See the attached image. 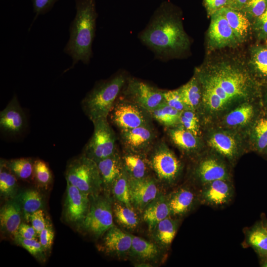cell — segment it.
Here are the masks:
<instances>
[{"label": "cell", "mask_w": 267, "mask_h": 267, "mask_svg": "<svg viewBox=\"0 0 267 267\" xmlns=\"http://www.w3.org/2000/svg\"><path fill=\"white\" fill-rule=\"evenodd\" d=\"M267 8V0H249L241 10L250 20H254Z\"/></svg>", "instance_id": "cell-43"}, {"label": "cell", "mask_w": 267, "mask_h": 267, "mask_svg": "<svg viewBox=\"0 0 267 267\" xmlns=\"http://www.w3.org/2000/svg\"><path fill=\"white\" fill-rule=\"evenodd\" d=\"M29 222H31L32 226L38 234L46 226L49 222L46 219L43 209H40L33 213L30 216Z\"/></svg>", "instance_id": "cell-47"}, {"label": "cell", "mask_w": 267, "mask_h": 267, "mask_svg": "<svg viewBox=\"0 0 267 267\" xmlns=\"http://www.w3.org/2000/svg\"><path fill=\"white\" fill-rule=\"evenodd\" d=\"M249 0H227V7L241 11Z\"/></svg>", "instance_id": "cell-51"}, {"label": "cell", "mask_w": 267, "mask_h": 267, "mask_svg": "<svg viewBox=\"0 0 267 267\" xmlns=\"http://www.w3.org/2000/svg\"><path fill=\"white\" fill-rule=\"evenodd\" d=\"M139 38L161 59L179 55L190 46L189 38L181 21L164 7L157 11Z\"/></svg>", "instance_id": "cell-2"}, {"label": "cell", "mask_w": 267, "mask_h": 267, "mask_svg": "<svg viewBox=\"0 0 267 267\" xmlns=\"http://www.w3.org/2000/svg\"><path fill=\"white\" fill-rule=\"evenodd\" d=\"M75 5V16L70 23L69 40L63 49L72 60L68 70L79 62L89 63L97 17L94 0H76Z\"/></svg>", "instance_id": "cell-3"}, {"label": "cell", "mask_w": 267, "mask_h": 267, "mask_svg": "<svg viewBox=\"0 0 267 267\" xmlns=\"http://www.w3.org/2000/svg\"><path fill=\"white\" fill-rule=\"evenodd\" d=\"M207 14L211 16L213 14L227 6V0H203Z\"/></svg>", "instance_id": "cell-49"}, {"label": "cell", "mask_w": 267, "mask_h": 267, "mask_svg": "<svg viewBox=\"0 0 267 267\" xmlns=\"http://www.w3.org/2000/svg\"><path fill=\"white\" fill-rule=\"evenodd\" d=\"M262 155L264 156L266 158H267V147Z\"/></svg>", "instance_id": "cell-53"}, {"label": "cell", "mask_w": 267, "mask_h": 267, "mask_svg": "<svg viewBox=\"0 0 267 267\" xmlns=\"http://www.w3.org/2000/svg\"><path fill=\"white\" fill-rule=\"evenodd\" d=\"M132 245L129 258L138 266L152 267L160 263L165 258V250L156 243L132 235Z\"/></svg>", "instance_id": "cell-20"}, {"label": "cell", "mask_w": 267, "mask_h": 267, "mask_svg": "<svg viewBox=\"0 0 267 267\" xmlns=\"http://www.w3.org/2000/svg\"><path fill=\"white\" fill-rule=\"evenodd\" d=\"M227 20L239 42H245L252 28L250 20L242 11L224 7L219 10Z\"/></svg>", "instance_id": "cell-29"}, {"label": "cell", "mask_w": 267, "mask_h": 267, "mask_svg": "<svg viewBox=\"0 0 267 267\" xmlns=\"http://www.w3.org/2000/svg\"><path fill=\"white\" fill-rule=\"evenodd\" d=\"M13 240L17 245L27 250L38 261L41 262L45 261L46 252L37 238L26 239L17 234Z\"/></svg>", "instance_id": "cell-41"}, {"label": "cell", "mask_w": 267, "mask_h": 267, "mask_svg": "<svg viewBox=\"0 0 267 267\" xmlns=\"http://www.w3.org/2000/svg\"><path fill=\"white\" fill-rule=\"evenodd\" d=\"M180 125L197 136H202V126L196 111L186 109L181 112Z\"/></svg>", "instance_id": "cell-40"}, {"label": "cell", "mask_w": 267, "mask_h": 267, "mask_svg": "<svg viewBox=\"0 0 267 267\" xmlns=\"http://www.w3.org/2000/svg\"><path fill=\"white\" fill-rule=\"evenodd\" d=\"M170 216L181 219L200 204L198 191L188 185L179 186L167 194Z\"/></svg>", "instance_id": "cell-21"}, {"label": "cell", "mask_w": 267, "mask_h": 267, "mask_svg": "<svg viewBox=\"0 0 267 267\" xmlns=\"http://www.w3.org/2000/svg\"><path fill=\"white\" fill-rule=\"evenodd\" d=\"M22 213L21 206L15 198L7 200L0 208L1 230L13 239L17 235L19 227L22 223Z\"/></svg>", "instance_id": "cell-25"}, {"label": "cell", "mask_w": 267, "mask_h": 267, "mask_svg": "<svg viewBox=\"0 0 267 267\" xmlns=\"http://www.w3.org/2000/svg\"><path fill=\"white\" fill-rule=\"evenodd\" d=\"M90 205V196L67 181L63 209L66 221L78 227L86 217Z\"/></svg>", "instance_id": "cell-15"}, {"label": "cell", "mask_w": 267, "mask_h": 267, "mask_svg": "<svg viewBox=\"0 0 267 267\" xmlns=\"http://www.w3.org/2000/svg\"><path fill=\"white\" fill-rule=\"evenodd\" d=\"M15 198L19 203L23 217L27 222H29L30 216L33 213L43 207L42 196L35 189L22 191L17 194Z\"/></svg>", "instance_id": "cell-35"}, {"label": "cell", "mask_w": 267, "mask_h": 267, "mask_svg": "<svg viewBox=\"0 0 267 267\" xmlns=\"http://www.w3.org/2000/svg\"><path fill=\"white\" fill-rule=\"evenodd\" d=\"M65 177L67 182L89 196L102 192L97 163L82 153L68 162Z\"/></svg>", "instance_id": "cell-7"}, {"label": "cell", "mask_w": 267, "mask_h": 267, "mask_svg": "<svg viewBox=\"0 0 267 267\" xmlns=\"http://www.w3.org/2000/svg\"><path fill=\"white\" fill-rule=\"evenodd\" d=\"M17 178L5 165L3 160H0V193L2 198L8 200L14 199L17 195Z\"/></svg>", "instance_id": "cell-37"}, {"label": "cell", "mask_w": 267, "mask_h": 267, "mask_svg": "<svg viewBox=\"0 0 267 267\" xmlns=\"http://www.w3.org/2000/svg\"><path fill=\"white\" fill-rule=\"evenodd\" d=\"M157 179L150 176L140 179L129 177L130 198L132 206L141 214L144 208L161 193Z\"/></svg>", "instance_id": "cell-19"}, {"label": "cell", "mask_w": 267, "mask_h": 267, "mask_svg": "<svg viewBox=\"0 0 267 267\" xmlns=\"http://www.w3.org/2000/svg\"><path fill=\"white\" fill-rule=\"evenodd\" d=\"M147 156L151 169L162 185H176L182 175L183 165L175 153L163 141L154 144Z\"/></svg>", "instance_id": "cell-8"}, {"label": "cell", "mask_w": 267, "mask_h": 267, "mask_svg": "<svg viewBox=\"0 0 267 267\" xmlns=\"http://www.w3.org/2000/svg\"><path fill=\"white\" fill-rule=\"evenodd\" d=\"M262 110L260 99L244 102L228 112L211 126L223 128L248 135Z\"/></svg>", "instance_id": "cell-11"}, {"label": "cell", "mask_w": 267, "mask_h": 267, "mask_svg": "<svg viewBox=\"0 0 267 267\" xmlns=\"http://www.w3.org/2000/svg\"><path fill=\"white\" fill-rule=\"evenodd\" d=\"M34 178L41 186L46 187L51 182L52 174L48 166L44 161L40 159L35 160Z\"/></svg>", "instance_id": "cell-42"}, {"label": "cell", "mask_w": 267, "mask_h": 267, "mask_svg": "<svg viewBox=\"0 0 267 267\" xmlns=\"http://www.w3.org/2000/svg\"><path fill=\"white\" fill-rule=\"evenodd\" d=\"M58 0H32L35 18L39 15L46 13L52 8Z\"/></svg>", "instance_id": "cell-48"}, {"label": "cell", "mask_w": 267, "mask_h": 267, "mask_svg": "<svg viewBox=\"0 0 267 267\" xmlns=\"http://www.w3.org/2000/svg\"><path fill=\"white\" fill-rule=\"evenodd\" d=\"M137 212L134 208L130 207L113 200L114 218L118 224L125 229L133 231L138 228L140 223V218Z\"/></svg>", "instance_id": "cell-33"}, {"label": "cell", "mask_w": 267, "mask_h": 267, "mask_svg": "<svg viewBox=\"0 0 267 267\" xmlns=\"http://www.w3.org/2000/svg\"><path fill=\"white\" fill-rule=\"evenodd\" d=\"M263 223H264V226H265L266 229L267 230V222H263Z\"/></svg>", "instance_id": "cell-55"}, {"label": "cell", "mask_w": 267, "mask_h": 267, "mask_svg": "<svg viewBox=\"0 0 267 267\" xmlns=\"http://www.w3.org/2000/svg\"><path fill=\"white\" fill-rule=\"evenodd\" d=\"M8 169L17 178L28 180L34 178V162L30 158H21L9 160H3Z\"/></svg>", "instance_id": "cell-38"}, {"label": "cell", "mask_w": 267, "mask_h": 267, "mask_svg": "<svg viewBox=\"0 0 267 267\" xmlns=\"http://www.w3.org/2000/svg\"><path fill=\"white\" fill-rule=\"evenodd\" d=\"M192 161L190 178L198 187L217 179L232 180V167L223 156L210 148L207 147Z\"/></svg>", "instance_id": "cell-6"}, {"label": "cell", "mask_w": 267, "mask_h": 267, "mask_svg": "<svg viewBox=\"0 0 267 267\" xmlns=\"http://www.w3.org/2000/svg\"><path fill=\"white\" fill-rule=\"evenodd\" d=\"M92 123L93 132L82 154L97 162L118 151L116 136L107 118L98 119Z\"/></svg>", "instance_id": "cell-10"}, {"label": "cell", "mask_w": 267, "mask_h": 267, "mask_svg": "<svg viewBox=\"0 0 267 267\" xmlns=\"http://www.w3.org/2000/svg\"><path fill=\"white\" fill-rule=\"evenodd\" d=\"M141 215L151 232L158 223L170 216L167 195L161 193L144 208Z\"/></svg>", "instance_id": "cell-26"}, {"label": "cell", "mask_w": 267, "mask_h": 267, "mask_svg": "<svg viewBox=\"0 0 267 267\" xmlns=\"http://www.w3.org/2000/svg\"><path fill=\"white\" fill-rule=\"evenodd\" d=\"M181 112L164 102L149 113L152 118L169 129L180 125Z\"/></svg>", "instance_id": "cell-36"}, {"label": "cell", "mask_w": 267, "mask_h": 267, "mask_svg": "<svg viewBox=\"0 0 267 267\" xmlns=\"http://www.w3.org/2000/svg\"><path fill=\"white\" fill-rule=\"evenodd\" d=\"M96 163L101 179L102 192L111 196L112 187L124 169L122 157L117 151Z\"/></svg>", "instance_id": "cell-24"}, {"label": "cell", "mask_w": 267, "mask_h": 267, "mask_svg": "<svg viewBox=\"0 0 267 267\" xmlns=\"http://www.w3.org/2000/svg\"><path fill=\"white\" fill-rule=\"evenodd\" d=\"M250 151L262 155L267 147V112L262 110L248 133Z\"/></svg>", "instance_id": "cell-27"}, {"label": "cell", "mask_w": 267, "mask_h": 267, "mask_svg": "<svg viewBox=\"0 0 267 267\" xmlns=\"http://www.w3.org/2000/svg\"><path fill=\"white\" fill-rule=\"evenodd\" d=\"M260 100L263 109L267 112V84L263 86Z\"/></svg>", "instance_id": "cell-52"}, {"label": "cell", "mask_w": 267, "mask_h": 267, "mask_svg": "<svg viewBox=\"0 0 267 267\" xmlns=\"http://www.w3.org/2000/svg\"><path fill=\"white\" fill-rule=\"evenodd\" d=\"M202 97L197 113L202 128L240 104L261 98L263 85L247 63L236 58L210 60L195 68Z\"/></svg>", "instance_id": "cell-1"}, {"label": "cell", "mask_w": 267, "mask_h": 267, "mask_svg": "<svg viewBox=\"0 0 267 267\" xmlns=\"http://www.w3.org/2000/svg\"><path fill=\"white\" fill-rule=\"evenodd\" d=\"M245 242L261 258L267 261V230L262 221L256 223L245 232Z\"/></svg>", "instance_id": "cell-31"}, {"label": "cell", "mask_w": 267, "mask_h": 267, "mask_svg": "<svg viewBox=\"0 0 267 267\" xmlns=\"http://www.w3.org/2000/svg\"><path fill=\"white\" fill-rule=\"evenodd\" d=\"M167 134L173 144L192 160L207 148L202 136L195 135L180 125L169 128Z\"/></svg>", "instance_id": "cell-22"}, {"label": "cell", "mask_w": 267, "mask_h": 267, "mask_svg": "<svg viewBox=\"0 0 267 267\" xmlns=\"http://www.w3.org/2000/svg\"><path fill=\"white\" fill-rule=\"evenodd\" d=\"M152 125L121 130L120 137L125 151L147 155L154 145L156 134Z\"/></svg>", "instance_id": "cell-17"}, {"label": "cell", "mask_w": 267, "mask_h": 267, "mask_svg": "<svg viewBox=\"0 0 267 267\" xmlns=\"http://www.w3.org/2000/svg\"><path fill=\"white\" fill-rule=\"evenodd\" d=\"M89 211L78 229L94 238H98L115 225L113 222L112 197L103 192L90 196Z\"/></svg>", "instance_id": "cell-9"}, {"label": "cell", "mask_w": 267, "mask_h": 267, "mask_svg": "<svg viewBox=\"0 0 267 267\" xmlns=\"http://www.w3.org/2000/svg\"><path fill=\"white\" fill-rule=\"evenodd\" d=\"M180 219L169 216L158 223L151 231L153 238L165 250L171 246L178 231Z\"/></svg>", "instance_id": "cell-28"}, {"label": "cell", "mask_w": 267, "mask_h": 267, "mask_svg": "<svg viewBox=\"0 0 267 267\" xmlns=\"http://www.w3.org/2000/svg\"><path fill=\"white\" fill-rule=\"evenodd\" d=\"M122 158L124 169L130 178L140 179L150 176L151 169L147 155L125 151Z\"/></svg>", "instance_id": "cell-30"}, {"label": "cell", "mask_w": 267, "mask_h": 267, "mask_svg": "<svg viewBox=\"0 0 267 267\" xmlns=\"http://www.w3.org/2000/svg\"><path fill=\"white\" fill-rule=\"evenodd\" d=\"M178 89L187 108L197 112L201 102L202 91L196 76L194 74L190 80Z\"/></svg>", "instance_id": "cell-34"}, {"label": "cell", "mask_w": 267, "mask_h": 267, "mask_svg": "<svg viewBox=\"0 0 267 267\" xmlns=\"http://www.w3.org/2000/svg\"><path fill=\"white\" fill-rule=\"evenodd\" d=\"M197 191L200 204L221 208L232 201L235 189L232 180L221 179L202 185Z\"/></svg>", "instance_id": "cell-14"}, {"label": "cell", "mask_w": 267, "mask_h": 267, "mask_svg": "<svg viewBox=\"0 0 267 267\" xmlns=\"http://www.w3.org/2000/svg\"><path fill=\"white\" fill-rule=\"evenodd\" d=\"M252 26L259 40H267V8L262 15L253 20Z\"/></svg>", "instance_id": "cell-45"}, {"label": "cell", "mask_w": 267, "mask_h": 267, "mask_svg": "<svg viewBox=\"0 0 267 267\" xmlns=\"http://www.w3.org/2000/svg\"><path fill=\"white\" fill-rule=\"evenodd\" d=\"M266 44H267V42H266Z\"/></svg>", "instance_id": "cell-56"}, {"label": "cell", "mask_w": 267, "mask_h": 267, "mask_svg": "<svg viewBox=\"0 0 267 267\" xmlns=\"http://www.w3.org/2000/svg\"><path fill=\"white\" fill-rule=\"evenodd\" d=\"M123 90L125 98L136 103L149 112L165 102L164 91L135 78L127 80Z\"/></svg>", "instance_id": "cell-13"}, {"label": "cell", "mask_w": 267, "mask_h": 267, "mask_svg": "<svg viewBox=\"0 0 267 267\" xmlns=\"http://www.w3.org/2000/svg\"><path fill=\"white\" fill-rule=\"evenodd\" d=\"M262 266L267 267V261L262 262Z\"/></svg>", "instance_id": "cell-54"}, {"label": "cell", "mask_w": 267, "mask_h": 267, "mask_svg": "<svg viewBox=\"0 0 267 267\" xmlns=\"http://www.w3.org/2000/svg\"><path fill=\"white\" fill-rule=\"evenodd\" d=\"M164 98L165 102L168 105L180 112L188 109L183 102L178 89L164 90Z\"/></svg>", "instance_id": "cell-44"}, {"label": "cell", "mask_w": 267, "mask_h": 267, "mask_svg": "<svg viewBox=\"0 0 267 267\" xmlns=\"http://www.w3.org/2000/svg\"><path fill=\"white\" fill-rule=\"evenodd\" d=\"M114 200L120 202L130 207L131 204L129 187V177L124 169L122 173L114 183L111 196Z\"/></svg>", "instance_id": "cell-39"}, {"label": "cell", "mask_w": 267, "mask_h": 267, "mask_svg": "<svg viewBox=\"0 0 267 267\" xmlns=\"http://www.w3.org/2000/svg\"><path fill=\"white\" fill-rule=\"evenodd\" d=\"M110 113L112 122L120 131L151 125L150 113L125 97L117 99Z\"/></svg>", "instance_id": "cell-12"}, {"label": "cell", "mask_w": 267, "mask_h": 267, "mask_svg": "<svg viewBox=\"0 0 267 267\" xmlns=\"http://www.w3.org/2000/svg\"><path fill=\"white\" fill-rule=\"evenodd\" d=\"M127 81L125 74L118 73L98 82L81 102L85 114L93 122L107 118Z\"/></svg>", "instance_id": "cell-4"}, {"label": "cell", "mask_w": 267, "mask_h": 267, "mask_svg": "<svg viewBox=\"0 0 267 267\" xmlns=\"http://www.w3.org/2000/svg\"><path fill=\"white\" fill-rule=\"evenodd\" d=\"M132 235L115 225L101 237L99 249L108 256L119 259L129 258L132 245Z\"/></svg>", "instance_id": "cell-18"}, {"label": "cell", "mask_w": 267, "mask_h": 267, "mask_svg": "<svg viewBox=\"0 0 267 267\" xmlns=\"http://www.w3.org/2000/svg\"><path fill=\"white\" fill-rule=\"evenodd\" d=\"M202 136L206 146L223 156L232 168L244 154L250 151L246 134L209 126L202 128Z\"/></svg>", "instance_id": "cell-5"}, {"label": "cell", "mask_w": 267, "mask_h": 267, "mask_svg": "<svg viewBox=\"0 0 267 267\" xmlns=\"http://www.w3.org/2000/svg\"><path fill=\"white\" fill-rule=\"evenodd\" d=\"M248 65L254 76L263 84H267V44L253 46Z\"/></svg>", "instance_id": "cell-32"}, {"label": "cell", "mask_w": 267, "mask_h": 267, "mask_svg": "<svg viewBox=\"0 0 267 267\" xmlns=\"http://www.w3.org/2000/svg\"><path fill=\"white\" fill-rule=\"evenodd\" d=\"M38 236L39 241L46 253L49 252L51 249L54 236V230L50 222L38 234Z\"/></svg>", "instance_id": "cell-46"}, {"label": "cell", "mask_w": 267, "mask_h": 267, "mask_svg": "<svg viewBox=\"0 0 267 267\" xmlns=\"http://www.w3.org/2000/svg\"><path fill=\"white\" fill-rule=\"evenodd\" d=\"M26 123L24 112L14 95L0 112V130L10 135H17L24 129Z\"/></svg>", "instance_id": "cell-23"}, {"label": "cell", "mask_w": 267, "mask_h": 267, "mask_svg": "<svg viewBox=\"0 0 267 267\" xmlns=\"http://www.w3.org/2000/svg\"><path fill=\"white\" fill-rule=\"evenodd\" d=\"M208 32V43L211 49L234 47L240 43L220 10L211 16Z\"/></svg>", "instance_id": "cell-16"}, {"label": "cell", "mask_w": 267, "mask_h": 267, "mask_svg": "<svg viewBox=\"0 0 267 267\" xmlns=\"http://www.w3.org/2000/svg\"><path fill=\"white\" fill-rule=\"evenodd\" d=\"M18 235L26 239H36L38 233L31 225L21 223L18 230Z\"/></svg>", "instance_id": "cell-50"}]
</instances>
